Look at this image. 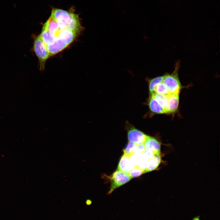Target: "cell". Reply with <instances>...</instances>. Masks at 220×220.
I'll return each instance as SVG.
<instances>
[{"mask_svg": "<svg viewBox=\"0 0 220 220\" xmlns=\"http://www.w3.org/2000/svg\"><path fill=\"white\" fill-rule=\"evenodd\" d=\"M155 93L165 95H167L170 94L167 87L163 82L157 85L155 89Z\"/></svg>", "mask_w": 220, "mask_h": 220, "instance_id": "obj_17", "label": "cell"}, {"mask_svg": "<svg viewBox=\"0 0 220 220\" xmlns=\"http://www.w3.org/2000/svg\"><path fill=\"white\" fill-rule=\"evenodd\" d=\"M164 75L158 76L148 80L149 89L150 94L155 93V88L159 83L163 82Z\"/></svg>", "mask_w": 220, "mask_h": 220, "instance_id": "obj_16", "label": "cell"}, {"mask_svg": "<svg viewBox=\"0 0 220 220\" xmlns=\"http://www.w3.org/2000/svg\"><path fill=\"white\" fill-rule=\"evenodd\" d=\"M76 36L72 31L65 28L61 31L58 37L68 46L74 41Z\"/></svg>", "mask_w": 220, "mask_h": 220, "instance_id": "obj_11", "label": "cell"}, {"mask_svg": "<svg viewBox=\"0 0 220 220\" xmlns=\"http://www.w3.org/2000/svg\"><path fill=\"white\" fill-rule=\"evenodd\" d=\"M145 150L144 144H141L137 145L133 150V153L135 154H140L143 153Z\"/></svg>", "mask_w": 220, "mask_h": 220, "instance_id": "obj_20", "label": "cell"}, {"mask_svg": "<svg viewBox=\"0 0 220 220\" xmlns=\"http://www.w3.org/2000/svg\"><path fill=\"white\" fill-rule=\"evenodd\" d=\"M40 36L46 46L51 43L54 40V38L46 28L43 26Z\"/></svg>", "mask_w": 220, "mask_h": 220, "instance_id": "obj_15", "label": "cell"}, {"mask_svg": "<svg viewBox=\"0 0 220 220\" xmlns=\"http://www.w3.org/2000/svg\"><path fill=\"white\" fill-rule=\"evenodd\" d=\"M167 113H174L177 110L179 105V94H170L167 95Z\"/></svg>", "mask_w": 220, "mask_h": 220, "instance_id": "obj_10", "label": "cell"}, {"mask_svg": "<svg viewBox=\"0 0 220 220\" xmlns=\"http://www.w3.org/2000/svg\"><path fill=\"white\" fill-rule=\"evenodd\" d=\"M34 49L39 61L40 68L42 70L44 68L46 60L49 56V53L46 46L42 40L40 35L35 39Z\"/></svg>", "mask_w": 220, "mask_h": 220, "instance_id": "obj_3", "label": "cell"}, {"mask_svg": "<svg viewBox=\"0 0 220 220\" xmlns=\"http://www.w3.org/2000/svg\"><path fill=\"white\" fill-rule=\"evenodd\" d=\"M193 220H200L199 218H198V217H196L195 218H194L193 219Z\"/></svg>", "mask_w": 220, "mask_h": 220, "instance_id": "obj_21", "label": "cell"}, {"mask_svg": "<svg viewBox=\"0 0 220 220\" xmlns=\"http://www.w3.org/2000/svg\"><path fill=\"white\" fill-rule=\"evenodd\" d=\"M144 144L146 151L154 154L160 153V144L154 138L147 135Z\"/></svg>", "mask_w": 220, "mask_h": 220, "instance_id": "obj_6", "label": "cell"}, {"mask_svg": "<svg viewBox=\"0 0 220 220\" xmlns=\"http://www.w3.org/2000/svg\"><path fill=\"white\" fill-rule=\"evenodd\" d=\"M179 67L180 64L178 62L176 64L173 72L164 75L163 82L167 87L170 94H179L181 90V86L178 75Z\"/></svg>", "mask_w": 220, "mask_h": 220, "instance_id": "obj_2", "label": "cell"}, {"mask_svg": "<svg viewBox=\"0 0 220 220\" xmlns=\"http://www.w3.org/2000/svg\"><path fill=\"white\" fill-rule=\"evenodd\" d=\"M51 16L57 21L64 24L66 28L78 35L81 26L77 15L57 9H53Z\"/></svg>", "mask_w": 220, "mask_h": 220, "instance_id": "obj_1", "label": "cell"}, {"mask_svg": "<svg viewBox=\"0 0 220 220\" xmlns=\"http://www.w3.org/2000/svg\"><path fill=\"white\" fill-rule=\"evenodd\" d=\"M161 160L160 153L155 154L152 159L148 160L145 173L156 169L160 164Z\"/></svg>", "mask_w": 220, "mask_h": 220, "instance_id": "obj_12", "label": "cell"}, {"mask_svg": "<svg viewBox=\"0 0 220 220\" xmlns=\"http://www.w3.org/2000/svg\"><path fill=\"white\" fill-rule=\"evenodd\" d=\"M68 46L59 37L54 38L53 41L46 46L49 53L51 56L57 53L66 47Z\"/></svg>", "mask_w": 220, "mask_h": 220, "instance_id": "obj_7", "label": "cell"}, {"mask_svg": "<svg viewBox=\"0 0 220 220\" xmlns=\"http://www.w3.org/2000/svg\"><path fill=\"white\" fill-rule=\"evenodd\" d=\"M132 178L129 174L117 169L111 177L110 189L108 194H111L117 188L128 182Z\"/></svg>", "mask_w": 220, "mask_h": 220, "instance_id": "obj_4", "label": "cell"}, {"mask_svg": "<svg viewBox=\"0 0 220 220\" xmlns=\"http://www.w3.org/2000/svg\"><path fill=\"white\" fill-rule=\"evenodd\" d=\"M50 35L54 38L58 37L62 30L59 27L58 22L51 16L44 25Z\"/></svg>", "mask_w": 220, "mask_h": 220, "instance_id": "obj_8", "label": "cell"}, {"mask_svg": "<svg viewBox=\"0 0 220 220\" xmlns=\"http://www.w3.org/2000/svg\"><path fill=\"white\" fill-rule=\"evenodd\" d=\"M155 99L160 105L165 109L167 113L168 103L167 95L154 93L151 94V96Z\"/></svg>", "mask_w": 220, "mask_h": 220, "instance_id": "obj_14", "label": "cell"}, {"mask_svg": "<svg viewBox=\"0 0 220 220\" xmlns=\"http://www.w3.org/2000/svg\"><path fill=\"white\" fill-rule=\"evenodd\" d=\"M148 105L149 109L152 112L156 114L166 113L165 109L151 96L148 101Z\"/></svg>", "mask_w": 220, "mask_h": 220, "instance_id": "obj_13", "label": "cell"}, {"mask_svg": "<svg viewBox=\"0 0 220 220\" xmlns=\"http://www.w3.org/2000/svg\"><path fill=\"white\" fill-rule=\"evenodd\" d=\"M127 134L129 142H134L137 145L144 144L147 136L134 127L130 129L128 131Z\"/></svg>", "mask_w": 220, "mask_h": 220, "instance_id": "obj_5", "label": "cell"}, {"mask_svg": "<svg viewBox=\"0 0 220 220\" xmlns=\"http://www.w3.org/2000/svg\"><path fill=\"white\" fill-rule=\"evenodd\" d=\"M129 157V156L124 154L122 156L119 163L117 169L130 175L131 171L134 167L130 162Z\"/></svg>", "mask_w": 220, "mask_h": 220, "instance_id": "obj_9", "label": "cell"}, {"mask_svg": "<svg viewBox=\"0 0 220 220\" xmlns=\"http://www.w3.org/2000/svg\"><path fill=\"white\" fill-rule=\"evenodd\" d=\"M144 172L138 167H134L131 171L130 175L132 178L136 177L141 175Z\"/></svg>", "mask_w": 220, "mask_h": 220, "instance_id": "obj_19", "label": "cell"}, {"mask_svg": "<svg viewBox=\"0 0 220 220\" xmlns=\"http://www.w3.org/2000/svg\"><path fill=\"white\" fill-rule=\"evenodd\" d=\"M137 145L132 142H129L123 150L124 154L130 156L133 154V151Z\"/></svg>", "mask_w": 220, "mask_h": 220, "instance_id": "obj_18", "label": "cell"}]
</instances>
